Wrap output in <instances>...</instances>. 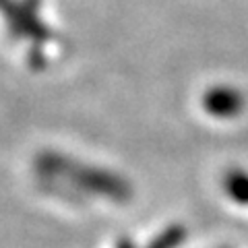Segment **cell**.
Returning a JSON list of instances; mask_svg holds the SVG:
<instances>
[{
	"label": "cell",
	"instance_id": "1",
	"mask_svg": "<svg viewBox=\"0 0 248 248\" xmlns=\"http://www.w3.org/2000/svg\"><path fill=\"white\" fill-rule=\"evenodd\" d=\"M205 106L217 116H234L242 108V97L234 89H213L207 93Z\"/></svg>",
	"mask_w": 248,
	"mask_h": 248
},
{
	"label": "cell",
	"instance_id": "2",
	"mask_svg": "<svg viewBox=\"0 0 248 248\" xmlns=\"http://www.w3.org/2000/svg\"><path fill=\"white\" fill-rule=\"evenodd\" d=\"M226 188L240 203H248V176L242 172H232L226 178Z\"/></svg>",
	"mask_w": 248,
	"mask_h": 248
}]
</instances>
